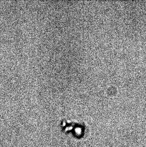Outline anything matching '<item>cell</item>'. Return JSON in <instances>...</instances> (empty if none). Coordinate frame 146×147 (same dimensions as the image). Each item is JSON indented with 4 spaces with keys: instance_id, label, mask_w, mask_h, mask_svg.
<instances>
[{
    "instance_id": "6da1fadb",
    "label": "cell",
    "mask_w": 146,
    "mask_h": 147,
    "mask_svg": "<svg viewBox=\"0 0 146 147\" xmlns=\"http://www.w3.org/2000/svg\"><path fill=\"white\" fill-rule=\"evenodd\" d=\"M60 127L62 131L65 135H71L76 139H81L84 131V126L83 124L78 123L68 119H62Z\"/></svg>"
}]
</instances>
